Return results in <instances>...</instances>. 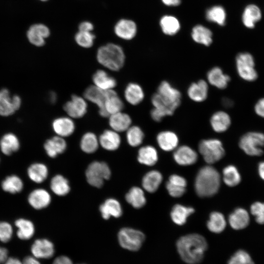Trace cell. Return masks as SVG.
<instances>
[{"mask_svg": "<svg viewBox=\"0 0 264 264\" xmlns=\"http://www.w3.org/2000/svg\"><path fill=\"white\" fill-rule=\"evenodd\" d=\"M176 249L182 259L188 264H198L202 260L208 247L206 239L201 235L193 233L179 238Z\"/></svg>", "mask_w": 264, "mask_h": 264, "instance_id": "1", "label": "cell"}, {"mask_svg": "<svg viewBox=\"0 0 264 264\" xmlns=\"http://www.w3.org/2000/svg\"><path fill=\"white\" fill-rule=\"evenodd\" d=\"M181 93L168 82L162 81L153 94L151 102L154 108L161 112L165 117L172 115L180 105Z\"/></svg>", "mask_w": 264, "mask_h": 264, "instance_id": "2", "label": "cell"}, {"mask_svg": "<svg viewBox=\"0 0 264 264\" xmlns=\"http://www.w3.org/2000/svg\"><path fill=\"white\" fill-rule=\"evenodd\" d=\"M220 176L214 167L208 165L199 169L197 174L194 187L197 195L201 198L211 197L219 191Z\"/></svg>", "mask_w": 264, "mask_h": 264, "instance_id": "3", "label": "cell"}, {"mask_svg": "<svg viewBox=\"0 0 264 264\" xmlns=\"http://www.w3.org/2000/svg\"><path fill=\"white\" fill-rule=\"evenodd\" d=\"M96 58L98 63L107 68L118 71L124 65L125 55L120 46L110 43L99 48Z\"/></svg>", "mask_w": 264, "mask_h": 264, "instance_id": "4", "label": "cell"}, {"mask_svg": "<svg viewBox=\"0 0 264 264\" xmlns=\"http://www.w3.org/2000/svg\"><path fill=\"white\" fill-rule=\"evenodd\" d=\"M198 149L205 161L209 164L219 161L225 155L222 144L217 139H203L200 141Z\"/></svg>", "mask_w": 264, "mask_h": 264, "instance_id": "5", "label": "cell"}, {"mask_svg": "<svg viewBox=\"0 0 264 264\" xmlns=\"http://www.w3.org/2000/svg\"><path fill=\"white\" fill-rule=\"evenodd\" d=\"M111 176L109 165L105 162L95 161L90 163L86 171V177L88 183L93 187L100 188L105 180Z\"/></svg>", "mask_w": 264, "mask_h": 264, "instance_id": "6", "label": "cell"}, {"mask_svg": "<svg viewBox=\"0 0 264 264\" xmlns=\"http://www.w3.org/2000/svg\"><path fill=\"white\" fill-rule=\"evenodd\" d=\"M239 145L248 155H262L264 153V134L257 132H247L241 137Z\"/></svg>", "mask_w": 264, "mask_h": 264, "instance_id": "7", "label": "cell"}, {"mask_svg": "<svg viewBox=\"0 0 264 264\" xmlns=\"http://www.w3.org/2000/svg\"><path fill=\"white\" fill-rule=\"evenodd\" d=\"M145 239V235L143 232L132 228H122L118 233V241L120 246L132 251L138 250Z\"/></svg>", "mask_w": 264, "mask_h": 264, "instance_id": "8", "label": "cell"}, {"mask_svg": "<svg viewBox=\"0 0 264 264\" xmlns=\"http://www.w3.org/2000/svg\"><path fill=\"white\" fill-rule=\"evenodd\" d=\"M236 65L239 76L247 81H254L258 78V74L254 68V60L249 53H239L236 58Z\"/></svg>", "mask_w": 264, "mask_h": 264, "instance_id": "9", "label": "cell"}, {"mask_svg": "<svg viewBox=\"0 0 264 264\" xmlns=\"http://www.w3.org/2000/svg\"><path fill=\"white\" fill-rule=\"evenodd\" d=\"M21 103V98L19 96L14 95L11 96L10 93L7 88L0 90V115H11L20 109Z\"/></svg>", "mask_w": 264, "mask_h": 264, "instance_id": "10", "label": "cell"}, {"mask_svg": "<svg viewBox=\"0 0 264 264\" xmlns=\"http://www.w3.org/2000/svg\"><path fill=\"white\" fill-rule=\"evenodd\" d=\"M63 108L70 118H80L87 113L88 104L84 97L73 95L71 99L65 103Z\"/></svg>", "mask_w": 264, "mask_h": 264, "instance_id": "11", "label": "cell"}, {"mask_svg": "<svg viewBox=\"0 0 264 264\" xmlns=\"http://www.w3.org/2000/svg\"><path fill=\"white\" fill-rule=\"evenodd\" d=\"M106 90H103L94 85L88 87L84 92V98L98 107L99 113L103 117H109L104 109Z\"/></svg>", "mask_w": 264, "mask_h": 264, "instance_id": "12", "label": "cell"}, {"mask_svg": "<svg viewBox=\"0 0 264 264\" xmlns=\"http://www.w3.org/2000/svg\"><path fill=\"white\" fill-rule=\"evenodd\" d=\"M32 256L39 259L51 258L54 254L53 243L47 239H38L35 240L31 246Z\"/></svg>", "mask_w": 264, "mask_h": 264, "instance_id": "13", "label": "cell"}, {"mask_svg": "<svg viewBox=\"0 0 264 264\" xmlns=\"http://www.w3.org/2000/svg\"><path fill=\"white\" fill-rule=\"evenodd\" d=\"M30 206L37 210L46 208L50 204L51 197L49 193L43 188L35 189L30 192L27 197Z\"/></svg>", "mask_w": 264, "mask_h": 264, "instance_id": "14", "label": "cell"}, {"mask_svg": "<svg viewBox=\"0 0 264 264\" xmlns=\"http://www.w3.org/2000/svg\"><path fill=\"white\" fill-rule=\"evenodd\" d=\"M173 157L178 164L188 166L195 163L198 156L192 148L186 145H182L176 149Z\"/></svg>", "mask_w": 264, "mask_h": 264, "instance_id": "15", "label": "cell"}, {"mask_svg": "<svg viewBox=\"0 0 264 264\" xmlns=\"http://www.w3.org/2000/svg\"><path fill=\"white\" fill-rule=\"evenodd\" d=\"M50 31L48 28L43 24L32 25L27 32V37L29 42L37 46H43L45 43V39L49 36Z\"/></svg>", "mask_w": 264, "mask_h": 264, "instance_id": "16", "label": "cell"}, {"mask_svg": "<svg viewBox=\"0 0 264 264\" xmlns=\"http://www.w3.org/2000/svg\"><path fill=\"white\" fill-rule=\"evenodd\" d=\"M52 127L56 134L63 138L71 135L75 129L73 120L66 116L56 118L52 122Z\"/></svg>", "mask_w": 264, "mask_h": 264, "instance_id": "17", "label": "cell"}, {"mask_svg": "<svg viewBox=\"0 0 264 264\" xmlns=\"http://www.w3.org/2000/svg\"><path fill=\"white\" fill-rule=\"evenodd\" d=\"M102 217L104 220H109L111 217L115 218L122 215V208L120 202L116 199L109 198L105 200L99 207Z\"/></svg>", "mask_w": 264, "mask_h": 264, "instance_id": "18", "label": "cell"}, {"mask_svg": "<svg viewBox=\"0 0 264 264\" xmlns=\"http://www.w3.org/2000/svg\"><path fill=\"white\" fill-rule=\"evenodd\" d=\"M99 145L106 150L113 151L118 149L121 139L118 132L111 130H106L100 135Z\"/></svg>", "mask_w": 264, "mask_h": 264, "instance_id": "19", "label": "cell"}, {"mask_svg": "<svg viewBox=\"0 0 264 264\" xmlns=\"http://www.w3.org/2000/svg\"><path fill=\"white\" fill-rule=\"evenodd\" d=\"M114 32L119 38L124 40H131L135 36L137 26L135 23L130 20L122 19L114 27Z\"/></svg>", "mask_w": 264, "mask_h": 264, "instance_id": "20", "label": "cell"}, {"mask_svg": "<svg viewBox=\"0 0 264 264\" xmlns=\"http://www.w3.org/2000/svg\"><path fill=\"white\" fill-rule=\"evenodd\" d=\"M66 147L65 140L58 135L47 139L44 145L46 154L51 158H55L58 154L64 153Z\"/></svg>", "mask_w": 264, "mask_h": 264, "instance_id": "21", "label": "cell"}, {"mask_svg": "<svg viewBox=\"0 0 264 264\" xmlns=\"http://www.w3.org/2000/svg\"><path fill=\"white\" fill-rule=\"evenodd\" d=\"M109 123L111 129L117 132L126 131L132 124V119L129 115L122 111L109 116Z\"/></svg>", "mask_w": 264, "mask_h": 264, "instance_id": "22", "label": "cell"}, {"mask_svg": "<svg viewBox=\"0 0 264 264\" xmlns=\"http://www.w3.org/2000/svg\"><path fill=\"white\" fill-rule=\"evenodd\" d=\"M208 92V84L203 80H200L193 83L189 87L187 90L189 97L192 100L197 102L204 101L207 97Z\"/></svg>", "mask_w": 264, "mask_h": 264, "instance_id": "23", "label": "cell"}, {"mask_svg": "<svg viewBox=\"0 0 264 264\" xmlns=\"http://www.w3.org/2000/svg\"><path fill=\"white\" fill-rule=\"evenodd\" d=\"M228 222L233 229H242L246 227L249 223V214L245 209L237 208L229 216Z\"/></svg>", "mask_w": 264, "mask_h": 264, "instance_id": "24", "label": "cell"}, {"mask_svg": "<svg viewBox=\"0 0 264 264\" xmlns=\"http://www.w3.org/2000/svg\"><path fill=\"white\" fill-rule=\"evenodd\" d=\"M106 98L104 109L109 116L114 113L122 111L124 105L121 99L113 89L106 91Z\"/></svg>", "mask_w": 264, "mask_h": 264, "instance_id": "25", "label": "cell"}, {"mask_svg": "<svg viewBox=\"0 0 264 264\" xmlns=\"http://www.w3.org/2000/svg\"><path fill=\"white\" fill-rule=\"evenodd\" d=\"M159 147L165 151H171L176 149L178 144V138L174 132L165 131L160 132L156 137Z\"/></svg>", "mask_w": 264, "mask_h": 264, "instance_id": "26", "label": "cell"}, {"mask_svg": "<svg viewBox=\"0 0 264 264\" xmlns=\"http://www.w3.org/2000/svg\"><path fill=\"white\" fill-rule=\"evenodd\" d=\"M207 78L209 84L219 89L226 88L230 80V77L224 73L220 67L217 66L209 70Z\"/></svg>", "mask_w": 264, "mask_h": 264, "instance_id": "27", "label": "cell"}, {"mask_svg": "<svg viewBox=\"0 0 264 264\" xmlns=\"http://www.w3.org/2000/svg\"><path fill=\"white\" fill-rule=\"evenodd\" d=\"M20 148V142L17 136L13 133L4 134L0 139V150L1 153L9 156L17 152Z\"/></svg>", "mask_w": 264, "mask_h": 264, "instance_id": "28", "label": "cell"}, {"mask_svg": "<svg viewBox=\"0 0 264 264\" xmlns=\"http://www.w3.org/2000/svg\"><path fill=\"white\" fill-rule=\"evenodd\" d=\"M27 174L29 178L33 182L42 183L47 178L48 168L44 163L35 162L29 166L27 170Z\"/></svg>", "mask_w": 264, "mask_h": 264, "instance_id": "29", "label": "cell"}, {"mask_svg": "<svg viewBox=\"0 0 264 264\" xmlns=\"http://www.w3.org/2000/svg\"><path fill=\"white\" fill-rule=\"evenodd\" d=\"M15 225L17 228V236L21 240H28L35 234L34 224L29 220L25 218H19L15 220Z\"/></svg>", "mask_w": 264, "mask_h": 264, "instance_id": "30", "label": "cell"}, {"mask_svg": "<svg viewBox=\"0 0 264 264\" xmlns=\"http://www.w3.org/2000/svg\"><path fill=\"white\" fill-rule=\"evenodd\" d=\"M94 85L103 90L113 89L116 86V80L103 70H97L93 75Z\"/></svg>", "mask_w": 264, "mask_h": 264, "instance_id": "31", "label": "cell"}, {"mask_svg": "<svg viewBox=\"0 0 264 264\" xmlns=\"http://www.w3.org/2000/svg\"><path fill=\"white\" fill-rule=\"evenodd\" d=\"M210 124L213 130L217 132L226 131L231 125V118L227 113L218 111L211 117Z\"/></svg>", "mask_w": 264, "mask_h": 264, "instance_id": "32", "label": "cell"}, {"mask_svg": "<svg viewBox=\"0 0 264 264\" xmlns=\"http://www.w3.org/2000/svg\"><path fill=\"white\" fill-rule=\"evenodd\" d=\"M262 18L261 10L257 5L250 4L244 8L242 15V21L245 27L253 28Z\"/></svg>", "mask_w": 264, "mask_h": 264, "instance_id": "33", "label": "cell"}, {"mask_svg": "<svg viewBox=\"0 0 264 264\" xmlns=\"http://www.w3.org/2000/svg\"><path fill=\"white\" fill-rule=\"evenodd\" d=\"M194 212L195 209L192 207L176 204L173 207L170 216L175 223L182 225L186 222L188 217Z\"/></svg>", "mask_w": 264, "mask_h": 264, "instance_id": "34", "label": "cell"}, {"mask_svg": "<svg viewBox=\"0 0 264 264\" xmlns=\"http://www.w3.org/2000/svg\"><path fill=\"white\" fill-rule=\"evenodd\" d=\"M162 179V176L159 172L156 170L149 171L142 178L143 188L149 193H154L159 188Z\"/></svg>", "mask_w": 264, "mask_h": 264, "instance_id": "35", "label": "cell"}, {"mask_svg": "<svg viewBox=\"0 0 264 264\" xmlns=\"http://www.w3.org/2000/svg\"><path fill=\"white\" fill-rule=\"evenodd\" d=\"M24 187L22 180L18 176L11 175L6 176L1 181V188L2 190L10 194L21 193Z\"/></svg>", "mask_w": 264, "mask_h": 264, "instance_id": "36", "label": "cell"}, {"mask_svg": "<svg viewBox=\"0 0 264 264\" xmlns=\"http://www.w3.org/2000/svg\"><path fill=\"white\" fill-rule=\"evenodd\" d=\"M124 96L129 104L137 105L143 101L144 98V92L139 85L135 83H131L125 88Z\"/></svg>", "mask_w": 264, "mask_h": 264, "instance_id": "37", "label": "cell"}, {"mask_svg": "<svg viewBox=\"0 0 264 264\" xmlns=\"http://www.w3.org/2000/svg\"><path fill=\"white\" fill-rule=\"evenodd\" d=\"M137 160L140 163L147 166L154 165L158 160L156 150L150 145L142 147L138 150Z\"/></svg>", "mask_w": 264, "mask_h": 264, "instance_id": "38", "label": "cell"}, {"mask_svg": "<svg viewBox=\"0 0 264 264\" xmlns=\"http://www.w3.org/2000/svg\"><path fill=\"white\" fill-rule=\"evenodd\" d=\"M127 202L136 209L143 207L146 203V198L143 190L136 186L132 187L126 194Z\"/></svg>", "mask_w": 264, "mask_h": 264, "instance_id": "39", "label": "cell"}, {"mask_svg": "<svg viewBox=\"0 0 264 264\" xmlns=\"http://www.w3.org/2000/svg\"><path fill=\"white\" fill-rule=\"evenodd\" d=\"M191 36L195 42L205 46H209L212 43V31L202 25H197L193 27Z\"/></svg>", "mask_w": 264, "mask_h": 264, "instance_id": "40", "label": "cell"}, {"mask_svg": "<svg viewBox=\"0 0 264 264\" xmlns=\"http://www.w3.org/2000/svg\"><path fill=\"white\" fill-rule=\"evenodd\" d=\"M50 188L55 195L59 196L66 195L70 190L68 181L61 175H55L52 178Z\"/></svg>", "mask_w": 264, "mask_h": 264, "instance_id": "41", "label": "cell"}, {"mask_svg": "<svg viewBox=\"0 0 264 264\" xmlns=\"http://www.w3.org/2000/svg\"><path fill=\"white\" fill-rule=\"evenodd\" d=\"M226 221L224 215L219 212H213L209 216L207 227L211 232L220 233L225 228Z\"/></svg>", "mask_w": 264, "mask_h": 264, "instance_id": "42", "label": "cell"}, {"mask_svg": "<svg viewBox=\"0 0 264 264\" xmlns=\"http://www.w3.org/2000/svg\"><path fill=\"white\" fill-rule=\"evenodd\" d=\"M160 25L163 32L167 35H174L180 28L178 20L174 16L166 15L162 17L160 21Z\"/></svg>", "mask_w": 264, "mask_h": 264, "instance_id": "43", "label": "cell"}, {"mask_svg": "<svg viewBox=\"0 0 264 264\" xmlns=\"http://www.w3.org/2000/svg\"><path fill=\"white\" fill-rule=\"evenodd\" d=\"M99 145V139L93 132L85 133L80 140L81 149L85 153L92 154L95 152Z\"/></svg>", "mask_w": 264, "mask_h": 264, "instance_id": "44", "label": "cell"}, {"mask_svg": "<svg viewBox=\"0 0 264 264\" xmlns=\"http://www.w3.org/2000/svg\"><path fill=\"white\" fill-rule=\"evenodd\" d=\"M223 180L225 184L229 187L238 185L241 181V176L237 168L234 165H229L222 171Z\"/></svg>", "mask_w": 264, "mask_h": 264, "instance_id": "45", "label": "cell"}, {"mask_svg": "<svg viewBox=\"0 0 264 264\" xmlns=\"http://www.w3.org/2000/svg\"><path fill=\"white\" fill-rule=\"evenodd\" d=\"M206 19L213 22L223 26L225 23L226 12L221 6L216 5L208 9L206 12Z\"/></svg>", "mask_w": 264, "mask_h": 264, "instance_id": "46", "label": "cell"}, {"mask_svg": "<svg viewBox=\"0 0 264 264\" xmlns=\"http://www.w3.org/2000/svg\"><path fill=\"white\" fill-rule=\"evenodd\" d=\"M144 138V132L138 126H131L126 131L127 141L128 144L132 147H135L141 145Z\"/></svg>", "mask_w": 264, "mask_h": 264, "instance_id": "47", "label": "cell"}, {"mask_svg": "<svg viewBox=\"0 0 264 264\" xmlns=\"http://www.w3.org/2000/svg\"><path fill=\"white\" fill-rule=\"evenodd\" d=\"M94 38V35L91 32L79 31L75 36L76 43L84 48L91 47L93 44Z\"/></svg>", "mask_w": 264, "mask_h": 264, "instance_id": "48", "label": "cell"}, {"mask_svg": "<svg viewBox=\"0 0 264 264\" xmlns=\"http://www.w3.org/2000/svg\"><path fill=\"white\" fill-rule=\"evenodd\" d=\"M228 264H254L249 255L245 251L240 250L230 258Z\"/></svg>", "mask_w": 264, "mask_h": 264, "instance_id": "49", "label": "cell"}, {"mask_svg": "<svg viewBox=\"0 0 264 264\" xmlns=\"http://www.w3.org/2000/svg\"><path fill=\"white\" fill-rule=\"evenodd\" d=\"M13 235V228L11 224L6 221H0V241L3 243L9 242Z\"/></svg>", "mask_w": 264, "mask_h": 264, "instance_id": "50", "label": "cell"}, {"mask_svg": "<svg viewBox=\"0 0 264 264\" xmlns=\"http://www.w3.org/2000/svg\"><path fill=\"white\" fill-rule=\"evenodd\" d=\"M250 212L255 217L256 222L261 224H264V203L257 201L254 202L250 207Z\"/></svg>", "mask_w": 264, "mask_h": 264, "instance_id": "51", "label": "cell"}, {"mask_svg": "<svg viewBox=\"0 0 264 264\" xmlns=\"http://www.w3.org/2000/svg\"><path fill=\"white\" fill-rule=\"evenodd\" d=\"M166 188L169 195L174 198H179L186 192L185 187L179 183L169 181L166 183Z\"/></svg>", "mask_w": 264, "mask_h": 264, "instance_id": "52", "label": "cell"}, {"mask_svg": "<svg viewBox=\"0 0 264 264\" xmlns=\"http://www.w3.org/2000/svg\"><path fill=\"white\" fill-rule=\"evenodd\" d=\"M255 111L258 115L264 118V98L257 102L255 106Z\"/></svg>", "mask_w": 264, "mask_h": 264, "instance_id": "53", "label": "cell"}, {"mask_svg": "<svg viewBox=\"0 0 264 264\" xmlns=\"http://www.w3.org/2000/svg\"><path fill=\"white\" fill-rule=\"evenodd\" d=\"M52 264H73L71 260L67 257L61 256L57 257Z\"/></svg>", "mask_w": 264, "mask_h": 264, "instance_id": "54", "label": "cell"}, {"mask_svg": "<svg viewBox=\"0 0 264 264\" xmlns=\"http://www.w3.org/2000/svg\"><path fill=\"white\" fill-rule=\"evenodd\" d=\"M93 29V24L88 22H84L79 26V31L91 32Z\"/></svg>", "mask_w": 264, "mask_h": 264, "instance_id": "55", "label": "cell"}, {"mask_svg": "<svg viewBox=\"0 0 264 264\" xmlns=\"http://www.w3.org/2000/svg\"><path fill=\"white\" fill-rule=\"evenodd\" d=\"M23 264H41L38 259L33 256H27L22 260Z\"/></svg>", "mask_w": 264, "mask_h": 264, "instance_id": "56", "label": "cell"}, {"mask_svg": "<svg viewBox=\"0 0 264 264\" xmlns=\"http://www.w3.org/2000/svg\"><path fill=\"white\" fill-rule=\"evenodd\" d=\"M8 258V250L5 247L0 246V264H3Z\"/></svg>", "mask_w": 264, "mask_h": 264, "instance_id": "57", "label": "cell"}, {"mask_svg": "<svg viewBox=\"0 0 264 264\" xmlns=\"http://www.w3.org/2000/svg\"><path fill=\"white\" fill-rule=\"evenodd\" d=\"M3 264H23L22 262L16 257H8Z\"/></svg>", "mask_w": 264, "mask_h": 264, "instance_id": "58", "label": "cell"}, {"mask_svg": "<svg viewBox=\"0 0 264 264\" xmlns=\"http://www.w3.org/2000/svg\"><path fill=\"white\" fill-rule=\"evenodd\" d=\"M162 2L167 6H176L179 5L181 0H161Z\"/></svg>", "mask_w": 264, "mask_h": 264, "instance_id": "59", "label": "cell"}, {"mask_svg": "<svg viewBox=\"0 0 264 264\" xmlns=\"http://www.w3.org/2000/svg\"><path fill=\"white\" fill-rule=\"evenodd\" d=\"M258 173L261 178L264 180V161L259 163L258 165Z\"/></svg>", "mask_w": 264, "mask_h": 264, "instance_id": "60", "label": "cell"}, {"mask_svg": "<svg viewBox=\"0 0 264 264\" xmlns=\"http://www.w3.org/2000/svg\"><path fill=\"white\" fill-rule=\"evenodd\" d=\"M222 102L223 106L226 108H230L233 105V101L228 98H223Z\"/></svg>", "mask_w": 264, "mask_h": 264, "instance_id": "61", "label": "cell"}, {"mask_svg": "<svg viewBox=\"0 0 264 264\" xmlns=\"http://www.w3.org/2000/svg\"><path fill=\"white\" fill-rule=\"evenodd\" d=\"M57 97L54 92H51L49 95V100L51 103H55L56 102Z\"/></svg>", "mask_w": 264, "mask_h": 264, "instance_id": "62", "label": "cell"}, {"mask_svg": "<svg viewBox=\"0 0 264 264\" xmlns=\"http://www.w3.org/2000/svg\"><path fill=\"white\" fill-rule=\"evenodd\" d=\"M42 1H45V0H41Z\"/></svg>", "mask_w": 264, "mask_h": 264, "instance_id": "63", "label": "cell"}, {"mask_svg": "<svg viewBox=\"0 0 264 264\" xmlns=\"http://www.w3.org/2000/svg\"></svg>", "mask_w": 264, "mask_h": 264, "instance_id": "64", "label": "cell"}]
</instances>
